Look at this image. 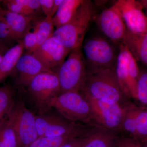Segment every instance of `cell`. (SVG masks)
<instances>
[{
	"instance_id": "20",
	"label": "cell",
	"mask_w": 147,
	"mask_h": 147,
	"mask_svg": "<svg viewBox=\"0 0 147 147\" xmlns=\"http://www.w3.org/2000/svg\"><path fill=\"white\" fill-rule=\"evenodd\" d=\"M0 147H18L16 130L8 115L0 121Z\"/></svg>"
},
{
	"instance_id": "28",
	"label": "cell",
	"mask_w": 147,
	"mask_h": 147,
	"mask_svg": "<svg viewBox=\"0 0 147 147\" xmlns=\"http://www.w3.org/2000/svg\"><path fill=\"white\" fill-rule=\"evenodd\" d=\"M16 42L6 22L0 14V44L9 46Z\"/></svg>"
},
{
	"instance_id": "29",
	"label": "cell",
	"mask_w": 147,
	"mask_h": 147,
	"mask_svg": "<svg viewBox=\"0 0 147 147\" xmlns=\"http://www.w3.org/2000/svg\"><path fill=\"white\" fill-rule=\"evenodd\" d=\"M24 49L27 53L32 54L38 47L37 37L34 31H30V29L25 34L23 39Z\"/></svg>"
},
{
	"instance_id": "11",
	"label": "cell",
	"mask_w": 147,
	"mask_h": 147,
	"mask_svg": "<svg viewBox=\"0 0 147 147\" xmlns=\"http://www.w3.org/2000/svg\"><path fill=\"white\" fill-rule=\"evenodd\" d=\"M93 20L110 41L118 45L123 42L127 28L119 11L114 5L95 15Z\"/></svg>"
},
{
	"instance_id": "10",
	"label": "cell",
	"mask_w": 147,
	"mask_h": 147,
	"mask_svg": "<svg viewBox=\"0 0 147 147\" xmlns=\"http://www.w3.org/2000/svg\"><path fill=\"white\" fill-rule=\"evenodd\" d=\"M50 112L35 115L36 124L38 137H54L88 130L76 122L69 120L61 115Z\"/></svg>"
},
{
	"instance_id": "35",
	"label": "cell",
	"mask_w": 147,
	"mask_h": 147,
	"mask_svg": "<svg viewBox=\"0 0 147 147\" xmlns=\"http://www.w3.org/2000/svg\"><path fill=\"white\" fill-rule=\"evenodd\" d=\"M138 1L143 7V8L147 9V0H139Z\"/></svg>"
},
{
	"instance_id": "9",
	"label": "cell",
	"mask_w": 147,
	"mask_h": 147,
	"mask_svg": "<svg viewBox=\"0 0 147 147\" xmlns=\"http://www.w3.org/2000/svg\"><path fill=\"white\" fill-rule=\"evenodd\" d=\"M82 93L90 103L96 127L117 131L121 130L123 105L102 102L86 94Z\"/></svg>"
},
{
	"instance_id": "37",
	"label": "cell",
	"mask_w": 147,
	"mask_h": 147,
	"mask_svg": "<svg viewBox=\"0 0 147 147\" xmlns=\"http://www.w3.org/2000/svg\"><path fill=\"white\" fill-rule=\"evenodd\" d=\"M146 15L147 17V9H146Z\"/></svg>"
},
{
	"instance_id": "3",
	"label": "cell",
	"mask_w": 147,
	"mask_h": 147,
	"mask_svg": "<svg viewBox=\"0 0 147 147\" xmlns=\"http://www.w3.org/2000/svg\"><path fill=\"white\" fill-rule=\"evenodd\" d=\"M81 92L107 103L123 105L125 97L121 88L115 70L106 69L87 75Z\"/></svg>"
},
{
	"instance_id": "15",
	"label": "cell",
	"mask_w": 147,
	"mask_h": 147,
	"mask_svg": "<svg viewBox=\"0 0 147 147\" xmlns=\"http://www.w3.org/2000/svg\"><path fill=\"white\" fill-rule=\"evenodd\" d=\"M0 14L6 22L16 41L22 40L33 22L38 18L37 14L25 15L10 12L0 7Z\"/></svg>"
},
{
	"instance_id": "21",
	"label": "cell",
	"mask_w": 147,
	"mask_h": 147,
	"mask_svg": "<svg viewBox=\"0 0 147 147\" xmlns=\"http://www.w3.org/2000/svg\"><path fill=\"white\" fill-rule=\"evenodd\" d=\"M89 131L74 132L60 136L38 137L28 147H60L70 139L83 136Z\"/></svg>"
},
{
	"instance_id": "36",
	"label": "cell",
	"mask_w": 147,
	"mask_h": 147,
	"mask_svg": "<svg viewBox=\"0 0 147 147\" xmlns=\"http://www.w3.org/2000/svg\"><path fill=\"white\" fill-rule=\"evenodd\" d=\"M143 147H147V141H146V144L144 146H143Z\"/></svg>"
},
{
	"instance_id": "33",
	"label": "cell",
	"mask_w": 147,
	"mask_h": 147,
	"mask_svg": "<svg viewBox=\"0 0 147 147\" xmlns=\"http://www.w3.org/2000/svg\"><path fill=\"white\" fill-rule=\"evenodd\" d=\"M62 1L63 0H55L50 17L53 18V16L55 15V13L57 11Z\"/></svg>"
},
{
	"instance_id": "39",
	"label": "cell",
	"mask_w": 147,
	"mask_h": 147,
	"mask_svg": "<svg viewBox=\"0 0 147 147\" xmlns=\"http://www.w3.org/2000/svg\"><path fill=\"white\" fill-rule=\"evenodd\" d=\"M2 1H0V3ZM0 7H1V5H0Z\"/></svg>"
},
{
	"instance_id": "26",
	"label": "cell",
	"mask_w": 147,
	"mask_h": 147,
	"mask_svg": "<svg viewBox=\"0 0 147 147\" xmlns=\"http://www.w3.org/2000/svg\"><path fill=\"white\" fill-rule=\"evenodd\" d=\"M136 99L142 104L147 105V70L139 71Z\"/></svg>"
},
{
	"instance_id": "16",
	"label": "cell",
	"mask_w": 147,
	"mask_h": 147,
	"mask_svg": "<svg viewBox=\"0 0 147 147\" xmlns=\"http://www.w3.org/2000/svg\"><path fill=\"white\" fill-rule=\"evenodd\" d=\"M123 42L136 61L147 67V33H136L127 29Z\"/></svg>"
},
{
	"instance_id": "5",
	"label": "cell",
	"mask_w": 147,
	"mask_h": 147,
	"mask_svg": "<svg viewBox=\"0 0 147 147\" xmlns=\"http://www.w3.org/2000/svg\"><path fill=\"white\" fill-rule=\"evenodd\" d=\"M26 88L37 115L51 111L52 100L61 93L57 75L53 71L42 72L37 75Z\"/></svg>"
},
{
	"instance_id": "1",
	"label": "cell",
	"mask_w": 147,
	"mask_h": 147,
	"mask_svg": "<svg viewBox=\"0 0 147 147\" xmlns=\"http://www.w3.org/2000/svg\"><path fill=\"white\" fill-rule=\"evenodd\" d=\"M87 75L106 69L115 70L119 45L108 38L95 36L87 38L82 44Z\"/></svg>"
},
{
	"instance_id": "22",
	"label": "cell",
	"mask_w": 147,
	"mask_h": 147,
	"mask_svg": "<svg viewBox=\"0 0 147 147\" xmlns=\"http://www.w3.org/2000/svg\"><path fill=\"white\" fill-rule=\"evenodd\" d=\"M124 112L121 130L125 131L133 136L136 131L137 115L140 109L131 103H125L123 105Z\"/></svg>"
},
{
	"instance_id": "19",
	"label": "cell",
	"mask_w": 147,
	"mask_h": 147,
	"mask_svg": "<svg viewBox=\"0 0 147 147\" xmlns=\"http://www.w3.org/2000/svg\"><path fill=\"white\" fill-rule=\"evenodd\" d=\"M84 0H63L59 9L52 18L56 29L71 21Z\"/></svg>"
},
{
	"instance_id": "14",
	"label": "cell",
	"mask_w": 147,
	"mask_h": 147,
	"mask_svg": "<svg viewBox=\"0 0 147 147\" xmlns=\"http://www.w3.org/2000/svg\"><path fill=\"white\" fill-rule=\"evenodd\" d=\"M14 71L18 73V81L20 85L27 87L37 75L53 70L45 67L34 55L27 53L19 58Z\"/></svg>"
},
{
	"instance_id": "12",
	"label": "cell",
	"mask_w": 147,
	"mask_h": 147,
	"mask_svg": "<svg viewBox=\"0 0 147 147\" xmlns=\"http://www.w3.org/2000/svg\"><path fill=\"white\" fill-rule=\"evenodd\" d=\"M114 5L119 11L127 30L136 33H147V17L139 1L119 0Z\"/></svg>"
},
{
	"instance_id": "17",
	"label": "cell",
	"mask_w": 147,
	"mask_h": 147,
	"mask_svg": "<svg viewBox=\"0 0 147 147\" xmlns=\"http://www.w3.org/2000/svg\"><path fill=\"white\" fill-rule=\"evenodd\" d=\"M117 131L96 127L87 135L82 147H115L119 138Z\"/></svg>"
},
{
	"instance_id": "4",
	"label": "cell",
	"mask_w": 147,
	"mask_h": 147,
	"mask_svg": "<svg viewBox=\"0 0 147 147\" xmlns=\"http://www.w3.org/2000/svg\"><path fill=\"white\" fill-rule=\"evenodd\" d=\"M82 46L72 50L66 60L54 72L57 75L61 93L84 90L87 75Z\"/></svg>"
},
{
	"instance_id": "2",
	"label": "cell",
	"mask_w": 147,
	"mask_h": 147,
	"mask_svg": "<svg viewBox=\"0 0 147 147\" xmlns=\"http://www.w3.org/2000/svg\"><path fill=\"white\" fill-rule=\"evenodd\" d=\"M95 15L93 3L90 0H84L71 21L56 29L53 36L71 52L82 46L85 35Z\"/></svg>"
},
{
	"instance_id": "32",
	"label": "cell",
	"mask_w": 147,
	"mask_h": 147,
	"mask_svg": "<svg viewBox=\"0 0 147 147\" xmlns=\"http://www.w3.org/2000/svg\"><path fill=\"white\" fill-rule=\"evenodd\" d=\"M54 1L55 0H39L41 11L45 17H50Z\"/></svg>"
},
{
	"instance_id": "24",
	"label": "cell",
	"mask_w": 147,
	"mask_h": 147,
	"mask_svg": "<svg viewBox=\"0 0 147 147\" xmlns=\"http://www.w3.org/2000/svg\"><path fill=\"white\" fill-rule=\"evenodd\" d=\"M15 92L9 85L0 87V121L8 115L15 101Z\"/></svg>"
},
{
	"instance_id": "7",
	"label": "cell",
	"mask_w": 147,
	"mask_h": 147,
	"mask_svg": "<svg viewBox=\"0 0 147 147\" xmlns=\"http://www.w3.org/2000/svg\"><path fill=\"white\" fill-rule=\"evenodd\" d=\"M8 117L16 130L18 147H28L38 138L35 115L23 100H15Z\"/></svg>"
},
{
	"instance_id": "6",
	"label": "cell",
	"mask_w": 147,
	"mask_h": 147,
	"mask_svg": "<svg viewBox=\"0 0 147 147\" xmlns=\"http://www.w3.org/2000/svg\"><path fill=\"white\" fill-rule=\"evenodd\" d=\"M51 107L69 120L90 124L96 127L90 103L81 92L60 94L53 98Z\"/></svg>"
},
{
	"instance_id": "38",
	"label": "cell",
	"mask_w": 147,
	"mask_h": 147,
	"mask_svg": "<svg viewBox=\"0 0 147 147\" xmlns=\"http://www.w3.org/2000/svg\"><path fill=\"white\" fill-rule=\"evenodd\" d=\"M117 144H118V143H117ZM115 147H118V145H117V146H116Z\"/></svg>"
},
{
	"instance_id": "34",
	"label": "cell",
	"mask_w": 147,
	"mask_h": 147,
	"mask_svg": "<svg viewBox=\"0 0 147 147\" xmlns=\"http://www.w3.org/2000/svg\"><path fill=\"white\" fill-rule=\"evenodd\" d=\"M9 47L4 44H0V63L5 54L9 49Z\"/></svg>"
},
{
	"instance_id": "8",
	"label": "cell",
	"mask_w": 147,
	"mask_h": 147,
	"mask_svg": "<svg viewBox=\"0 0 147 147\" xmlns=\"http://www.w3.org/2000/svg\"><path fill=\"white\" fill-rule=\"evenodd\" d=\"M137 61L123 42L119 45L115 72L120 86L126 97L137 98L139 71Z\"/></svg>"
},
{
	"instance_id": "30",
	"label": "cell",
	"mask_w": 147,
	"mask_h": 147,
	"mask_svg": "<svg viewBox=\"0 0 147 147\" xmlns=\"http://www.w3.org/2000/svg\"><path fill=\"white\" fill-rule=\"evenodd\" d=\"M117 145L118 147H143L140 142L130 137L119 138Z\"/></svg>"
},
{
	"instance_id": "40",
	"label": "cell",
	"mask_w": 147,
	"mask_h": 147,
	"mask_svg": "<svg viewBox=\"0 0 147 147\" xmlns=\"http://www.w3.org/2000/svg\"></svg>"
},
{
	"instance_id": "13",
	"label": "cell",
	"mask_w": 147,
	"mask_h": 147,
	"mask_svg": "<svg viewBox=\"0 0 147 147\" xmlns=\"http://www.w3.org/2000/svg\"><path fill=\"white\" fill-rule=\"evenodd\" d=\"M70 52L52 36L32 54L45 67L52 70V69L57 68L63 63Z\"/></svg>"
},
{
	"instance_id": "18",
	"label": "cell",
	"mask_w": 147,
	"mask_h": 147,
	"mask_svg": "<svg viewBox=\"0 0 147 147\" xmlns=\"http://www.w3.org/2000/svg\"><path fill=\"white\" fill-rule=\"evenodd\" d=\"M24 49L23 40H20L5 54L0 63V84L13 73L16 63L23 55Z\"/></svg>"
},
{
	"instance_id": "31",
	"label": "cell",
	"mask_w": 147,
	"mask_h": 147,
	"mask_svg": "<svg viewBox=\"0 0 147 147\" xmlns=\"http://www.w3.org/2000/svg\"><path fill=\"white\" fill-rule=\"evenodd\" d=\"M89 133L83 136L74 137L60 147H82Z\"/></svg>"
},
{
	"instance_id": "25",
	"label": "cell",
	"mask_w": 147,
	"mask_h": 147,
	"mask_svg": "<svg viewBox=\"0 0 147 147\" xmlns=\"http://www.w3.org/2000/svg\"><path fill=\"white\" fill-rule=\"evenodd\" d=\"M134 139L146 140L147 139V111L140 109L137 115L136 131Z\"/></svg>"
},
{
	"instance_id": "27",
	"label": "cell",
	"mask_w": 147,
	"mask_h": 147,
	"mask_svg": "<svg viewBox=\"0 0 147 147\" xmlns=\"http://www.w3.org/2000/svg\"><path fill=\"white\" fill-rule=\"evenodd\" d=\"M2 2L6 7V10L10 12L25 15L37 14L26 6L22 0H6Z\"/></svg>"
},
{
	"instance_id": "23",
	"label": "cell",
	"mask_w": 147,
	"mask_h": 147,
	"mask_svg": "<svg viewBox=\"0 0 147 147\" xmlns=\"http://www.w3.org/2000/svg\"><path fill=\"white\" fill-rule=\"evenodd\" d=\"M34 25L33 31L37 37L38 47L53 35L54 26L50 17L38 18L35 21Z\"/></svg>"
}]
</instances>
